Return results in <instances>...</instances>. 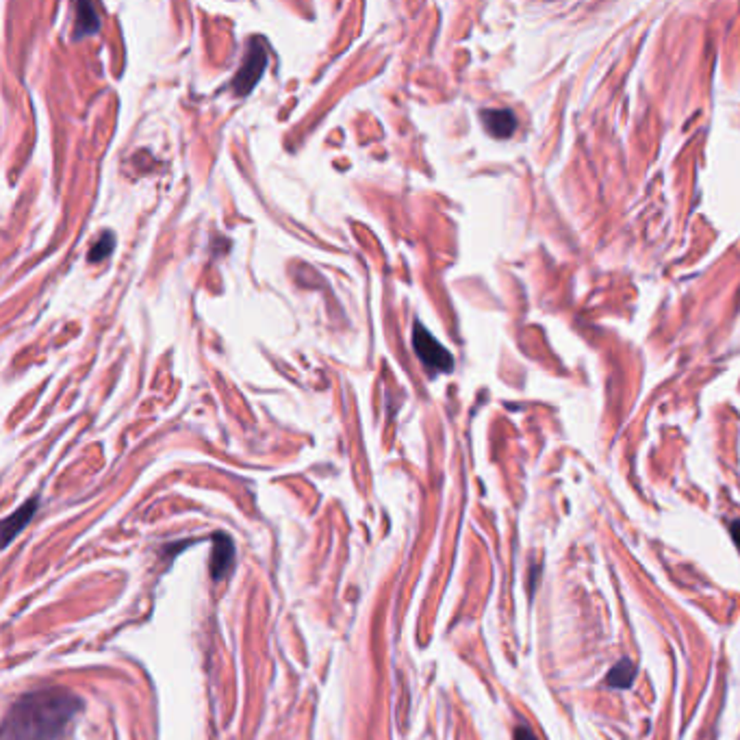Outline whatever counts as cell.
<instances>
[{"mask_svg":"<svg viewBox=\"0 0 740 740\" xmlns=\"http://www.w3.org/2000/svg\"><path fill=\"white\" fill-rule=\"evenodd\" d=\"M81 699L68 688H39L13 702L4 714V740H57L63 736L76 714Z\"/></svg>","mask_w":740,"mask_h":740,"instance_id":"6da1fadb","label":"cell"},{"mask_svg":"<svg viewBox=\"0 0 740 740\" xmlns=\"http://www.w3.org/2000/svg\"><path fill=\"white\" fill-rule=\"evenodd\" d=\"M413 348H415L417 358L430 374H447L452 372L454 358L452 354L443 348L437 339L432 337L422 322H415L413 328Z\"/></svg>","mask_w":740,"mask_h":740,"instance_id":"7a4b0ae2","label":"cell"},{"mask_svg":"<svg viewBox=\"0 0 740 740\" xmlns=\"http://www.w3.org/2000/svg\"><path fill=\"white\" fill-rule=\"evenodd\" d=\"M265 66H268V52H265L263 44L253 39L248 52H245L244 63H241L239 72H237V76L233 81V90L237 96H244V93H248L250 90H253V87L256 85V81L261 78V74H263Z\"/></svg>","mask_w":740,"mask_h":740,"instance_id":"3957f363","label":"cell"},{"mask_svg":"<svg viewBox=\"0 0 740 740\" xmlns=\"http://www.w3.org/2000/svg\"><path fill=\"white\" fill-rule=\"evenodd\" d=\"M235 562V545L230 536L215 535L213 536V556H211V575L213 580H221L229 575Z\"/></svg>","mask_w":740,"mask_h":740,"instance_id":"277c9868","label":"cell"},{"mask_svg":"<svg viewBox=\"0 0 740 740\" xmlns=\"http://www.w3.org/2000/svg\"><path fill=\"white\" fill-rule=\"evenodd\" d=\"M37 504H39L37 497H33V500H28L27 504L20 506L18 511H13L12 515L3 521V545L4 547L12 545V541L16 539L20 532L28 526V521H31L33 515H36Z\"/></svg>","mask_w":740,"mask_h":740,"instance_id":"5b68a950","label":"cell"},{"mask_svg":"<svg viewBox=\"0 0 740 740\" xmlns=\"http://www.w3.org/2000/svg\"><path fill=\"white\" fill-rule=\"evenodd\" d=\"M480 116L482 122H485V128L493 137L506 140V137H511L512 133H515L517 117L511 109H487Z\"/></svg>","mask_w":740,"mask_h":740,"instance_id":"8992f818","label":"cell"},{"mask_svg":"<svg viewBox=\"0 0 740 740\" xmlns=\"http://www.w3.org/2000/svg\"><path fill=\"white\" fill-rule=\"evenodd\" d=\"M101 28V20H98L96 7L92 3H76V24H74V37L81 39L85 36H92Z\"/></svg>","mask_w":740,"mask_h":740,"instance_id":"52a82bcc","label":"cell"},{"mask_svg":"<svg viewBox=\"0 0 740 740\" xmlns=\"http://www.w3.org/2000/svg\"><path fill=\"white\" fill-rule=\"evenodd\" d=\"M636 678V667L632 660L623 658L619 660V663L615 664L613 669H610V673L606 675V684H608L610 688H619V690H625L632 687Z\"/></svg>","mask_w":740,"mask_h":740,"instance_id":"ba28073f","label":"cell"},{"mask_svg":"<svg viewBox=\"0 0 740 740\" xmlns=\"http://www.w3.org/2000/svg\"><path fill=\"white\" fill-rule=\"evenodd\" d=\"M113 245H116V235L113 233H105L98 237V241L93 244V248L90 250V261L92 263H98V261H105L109 254L113 253Z\"/></svg>","mask_w":740,"mask_h":740,"instance_id":"9c48e42d","label":"cell"},{"mask_svg":"<svg viewBox=\"0 0 740 740\" xmlns=\"http://www.w3.org/2000/svg\"><path fill=\"white\" fill-rule=\"evenodd\" d=\"M515 740H539L535 736V732H532L530 728H526V725H519V728L515 729Z\"/></svg>","mask_w":740,"mask_h":740,"instance_id":"30bf717a","label":"cell"},{"mask_svg":"<svg viewBox=\"0 0 740 740\" xmlns=\"http://www.w3.org/2000/svg\"><path fill=\"white\" fill-rule=\"evenodd\" d=\"M729 536H732L734 545H736L738 551H740V519L732 521V524H729Z\"/></svg>","mask_w":740,"mask_h":740,"instance_id":"8fae6325","label":"cell"}]
</instances>
